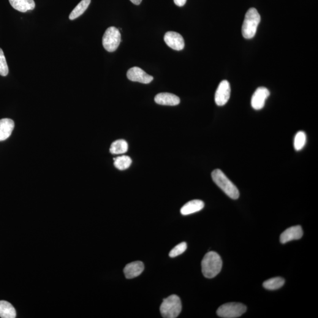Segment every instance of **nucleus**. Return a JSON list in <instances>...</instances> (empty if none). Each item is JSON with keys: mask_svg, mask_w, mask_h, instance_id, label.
I'll return each instance as SVG.
<instances>
[{"mask_svg": "<svg viewBox=\"0 0 318 318\" xmlns=\"http://www.w3.org/2000/svg\"><path fill=\"white\" fill-rule=\"evenodd\" d=\"M230 84L227 80H224L220 83L217 88L214 97L216 104L219 106H223L227 104L230 96Z\"/></svg>", "mask_w": 318, "mask_h": 318, "instance_id": "nucleus-7", "label": "nucleus"}, {"mask_svg": "<svg viewBox=\"0 0 318 318\" xmlns=\"http://www.w3.org/2000/svg\"><path fill=\"white\" fill-rule=\"evenodd\" d=\"M9 74V67L5 59L3 51L0 48V75L6 76Z\"/></svg>", "mask_w": 318, "mask_h": 318, "instance_id": "nucleus-23", "label": "nucleus"}, {"mask_svg": "<svg viewBox=\"0 0 318 318\" xmlns=\"http://www.w3.org/2000/svg\"><path fill=\"white\" fill-rule=\"evenodd\" d=\"M270 95V91L264 87L257 88L252 97V107L257 110L262 109L264 107L266 100L268 99Z\"/></svg>", "mask_w": 318, "mask_h": 318, "instance_id": "nucleus-9", "label": "nucleus"}, {"mask_svg": "<svg viewBox=\"0 0 318 318\" xmlns=\"http://www.w3.org/2000/svg\"><path fill=\"white\" fill-rule=\"evenodd\" d=\"M246 309V306L242 303H227L219 307L217 310V315L223 318H236L245 313Z\"/></svg>", "mask_w": 318, "mask_h": 318, "instance_id": "nucleus-6", "label": "nucleus"}, {"mask_svg": "<svg viewBox=\"0 0 318 318\" xmlns=\"http://www.w3.org/2000/svg\"><path fill=\"white\" fill-rule=\"evenodd\" d=\"M182 309L180 298L172 295L165 299L160 306L162 316L165 318H176L181 314Z\"/></svg>", "mask_w": 318, "mask_h": 318, "instance_id": "nucleus-4", "label": "nucleus"}, {"mask_svg": "<svg viewBox=\"0 0 318 318\" xmlns=\"http://www.w3.org/2000/svg\"><path fill=\"white\" fill-rule=\"evenodd\" d=\"M15 128V122L12 119H2L0 120V141L9 138Z\"/></svg>", "mask_w": 318, "mask_h": 318, "instance_id": "nucleus-14", "label": "nucleus"}, {"mask_svg": "<svg viewBox=\"0 0 318 318\" xmlns=\"http://www.w3.org/2000/svg\"><path fill=\"white\" fill-rule=\"evenodd\" d=\"M164 40L168 47L177 51L183 50L184 41L182 35L175 31H168L165 34Z\"/></svg>", "mask_w": 318, "mask_h": 318, "instance_id": "nucleus-10", "label": "nucleus"}, {"mask_svg": "<svg viewBox=\"0 0 318 318\" xmlns=\"http://www.w3.org/2000/svg\"><path fill=\"white\" fill-rule=\"evenodd\" d=\"M130 1L132 2V3L135 4V5H139L141 4V1H142V0H130Z\"/></svg>", "mask_w": 318, "mask_h": 318, "instance_id": "nucleus-26", "label": "nucleus"}, {"mask_svg": "<svg viewBox=\"0 0 318 318\" xmlns=\"http://www.w3.org/2000/svg\"><path fill=\"white\" fill-rule=\"evenodd\" d=\"M205 206L203 201L200 200H193L190 201L184 205L181 209V213L182 215H189L196 212H199Z\"/></svg>", "mask_w": 318, "mask_h": 318, "instance_id": "nucleus-15", "label": "nucleus"}, {"mask_svg": "<svg viewBox=\"0 0 318 318\" xmlns=\"http://www.w3.org/2000/svg\"><path fill=\"white\" fill-rule=\"evenodd\" d=\"M9 2L14 9L21 13L32 10L35 6L34 0H9Z\"/></svg>", "mask_w": 318, "mask_h": 318, "instance_id": "nucleus-16", "label": "nucleus"}, {"mask_svg": "<svg viewBox=\"0 0 318 318\" xmlns=\"http://www.w3.org/2000/svg\"><path fill=\"white\" fill-rule=\"evenodd\" d=\"M128 151V143L126 140L120 139L114 141L111 144L110 152L113 154H121L126 153Z\"/></svg>", "mask_w": 318, "mask_h": 318, "instance_id": "nucleus-18", "label": "nucleus"}, {"mask_svg": "<svg viewBox=\"0 0 318 318\" xmlns=\"http://www.w3.org/2000/svg\"><path fill=\"white\" fill-rule=\"evenodd\" d=\"M132 160L129 156H123L117 157L114 159V165L120 170H124L128 168L131 165Z\"/></svg>", "mask_w": 318, "mask_h": 318, "instance_id": "nucleus-21", "label": "nucleus"}, {"mask_svg": "<svg viewBox=\"0 0 318 318\" xmlns=\"http://www.w3.org/2000/svg\"><path fill=\"white\" fill-rule=\"evenodd\" d=\"M187 247V245L186 242H182L178 244L173 249L171 250L169 253V257H175L179 256V255L186 251Z\"/></svg>", "mask_w": 318, "mask_h": 318, "instance_id": "nucleus-24", "label": "nucleus"}, {"mask_svg": "<svg viewBox=\"0 0 318 318\" xmlns=\"http://www.w3.org/2000/svg\"><path fill=\"white\" fill-rule=\"evenodd\" d=\"M303 230L301 226H295L285 230L280 236V241L283 244L293 240H298L303 236Z\"/></svg>", "mask_w": 318, "mask_h": 318, "instance_id": "nucleus-11", "label": "nucleus"}, {"mask_svg": "<svg viewBox=\"0 0 318 318\" xmlns=\"http://www.w3.org/2000/svg\"><path fill=\"white\" fill-rule=\"evenodd\" d=\"M145 269L143 263L141 261H136L129 263L124 269L125 277L127 279H133L137 277L143 273Z\"/></svg>", "mask_w": 318, "mask_h": 318, "instance_id": "nucleus-12", "label": "nucleus"}, {"mask_svg": "<svg viewBox=\"0 0 318 318\" xmlns=\"http://www.w3.org/2000/svg\"><path fill=\"white\" fill-rule=\"evenodd\" d=\"M17 316L16 311L14 306L5 301H0V318H15Z\"/></svg>", "mask_w": 318, "mask_h": 318, "instance_id": "nucleus-17", "label": "nucleus"}, {"mask_svg": "<svg viewBox=\"0 0 318 318\" xmlns=\"http://www.w3.org/2000/svg\"><path fill=\"white\" fill-rule=\"evenodd\" d=\"M260 22V16L257 10L251 8L247 11L242 28L244 38L251 39L257 33L258 26Z\"/></svg>", "mask_w": 318, "mask_h": 318, "instance_id": "nucleus-3", "label": "nucleus"}, {"mask_svg": "<svg viewBox=\"0 0 318 318\" xmlns=\"http://www.w3.org/2000/svg\"><path fill=\"white\" fill-rule=\"evenodd\" d=\"M121 41V34L119 29L115 27H110L105 31L102 43L106 51L113 52L118 49Z\"/></svg>", "mask_w": 318, "mask_h": 318, "instance_id": "nucleus-5", "label": "nucleus"}, {"mask_svg": "<svg viewBox=\"0 0 318 318\" xmlns=\"http://www.w3.org/2000/svg\"><path fill=\"white\" fill-rule=\"evenodd\" d=\"M212 178L216 185L231 199L235 200L238 199L239 190L221 170H214L212 173Z\"/></svg>", "mask_w": 318, "mask_h": 318, "instance_id": "nucleus-2", "label": "nucleus"}, {"mask_svg": "<svg viewBox=\"0 0 318 318\" xmlns=\"http://www.w3.org/2000/svg\"><path fill=\"white\" fill-rule=\"evenodd\" d=\"M285 284V280L281 277L271 278L263 282V286L268 290H276L279 289Z\"/></svg>", "mask_w": 318, "mask_h": 318, "instance_id": "nucleus-20", "label": "nucleus"}, {"mask_svg": "<svg viewBox=\"0 0 318 318\" xmlns=\"http://www.w3.org/2000/svg\"><path fill=\"white\" fill-rule=\"evenodd\" d=\"M91 2V0H82L71 13L69 16L70 20H75V19L79 17L80 15H82L88 9Z\"/></svg>", "mask_w": 318, "mask_h": 318, "instance_id": "nucleus-19", "label": "nucleus"}, {"mask_svg": "<svg viewBox=\"0 0 318 318\" xmlns=\"http://www.w3.org/2000/svg\"><path fill=\"white\" fill-rule=\"evenodd\" d=\"M187 0H174V2L178 7H183L186 4Z\"/></svg>", "mask_w": 318, "mask_h": 318, "instance_id": "nucleus-25", "label": "nucleus"}, {"mask_svg": "<svg viewBox=\"0 0 318 318\" xmlns=\"http://www.w3.org/2000/svg\"><path fill=\"white\" fill-rule=\"evenodd\" d=\"M154 101L160 105L174 106L178 105L181 102V100L175 94L161 93L155 96Z\"/></svg>", "mask_w": 318, "mask_h": 318, "instance_id": "nucleus-13", "label": "nucleus"}, {"mask_svg": "<svg viewBox=\"0 0 318 318\" xmlns=\"http://www.w3.org/2000/svg\"><path fill=\"white\" fill-rule=\"evenodd\" d=\"M306 136L305 133L300 131L296 133L294 138V148L296 151L302 150L305 146Z\"/></svg>", "mask_w": 318, "mask_h": 318, "instance_id": "nucleus-22", "label": "nucleus"}, {"mask_svg": "<svg viewBox=\"0 0 318 318\" xmlns=\"http://www.w3.org/2000/svg\"><path fill=\"white\" fill-rule=\"evenodd\" d=\"M127 77L128 79L135 82L149 84L153 80V77L147 73L139 67H134L127 71Z\"/></svg>", "mask_w": 318, "mask_h": 318, "instance_id": "nucleus-8", "label": "nucleus"}, {"mask_svg": "<svg viewBox=\"0 0 318 318\" xmlns=\"http://www.w3.org/2000/svg\"><path fill=\"white\" fill-rule=\"evenodd\" d=\"M202 271L204 276L213 278L220 273L222 268V260L215 252H209L202 261Z\"/></svg>", "mask_w": 318, "mask_h": 318, "instance_id": "nucleus-1", "label": "nucleus"}]
</instances>
